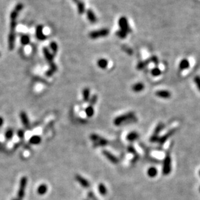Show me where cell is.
Returning <instances> with one entry per match:
<instances>
[{
  "instance_id": "1",
  "label": "cell",
  "mask_w": 200,
  "mask_h": 200,
  "mask_svg": "<svg viewBox=\"0 0 200 200\" xmlns=\"http://www.w3.org/2000/svg\"><path fill=\"white\" fill-rule=\"evenodd\" d=\"M135 118V113L134 112H129V113H125V114H122L121 116L116 117L115 118L113 123L115 125H120L121 124H124L125 122H128V121H131L133 119Z\"/></svg>"
},
{
  "instance_id": "2",
  "label": "cell",
  "mask_w": 200,
  "mask_h": 200,
  "mask_svg": "<svg viewBox=\"0 0 200 200\" xmlns=\"http://www.w3.org/2000/svg\"><path fill=\"white\" fill-rule=\"evenodd\" d=\"M172 170V158L170 152H167L164 161L163 163V168L162 172L164 175H168L171 172Z\"/></svg>"
},
{
  "instance_id": "3",
  "label": "cell",
  "mask_w": 200,
  "mask_h": 200,
  "mask_svg": "<svg viewBox=\"0 0 200 200\" xmlns=\"http://www.w3.org/2000/svg\"><path fill=\"white\" fill-rule=\"evenodd\" d=\"M27 184V178L25 176L22 177L19 181V190L18 192V199L19 200H22L25 196V189Z\"/></svg>"
},
{
  "instance_id": "4",
  "label": "cell",
  "mask_w": 200,
  "mask_h": 200,
  "mask_svg": "<svg viewBox=\"0 0 200 200\" xmlns=\"http://www.w3.org/2000/svg\"><path fill=\"white\" fill-rule=\"evenodd\" d=\"M109 33H110V31H109L108 29L104 28V29L90 32L89 34V36L91 39H96L98 38L107 36L109 35Z\"/></svg>"
},
{
  "instance_id": "5",
  "label": "cell",
  "mask_w": 200,
  "mask_h": 200,
  "mask_svg": "<svg viewBox=\"0 0 200 200\" xmlns=\"http://www.w3.org/2000/svg\"><path fill=\"white\" fill-rule=\"evenodd\" d=\"M119 26L121 30L124 31L126 33H129L131 32V28L129 26L128 19L124 16H122L119 19Z\"/></svg>"
},
{
  "instance_id": "6",
  "label": "cell",
  "mask_w": 200,
  "mask_h": 200,
  "mask_svg": "<svg viewBox=\"0 0 200 200\" xmlns=\"http://www.w3.org/2000/svg\"><path fill=\"white\" fill-rule=\"evenodd\" d=\"M163 123H159L158 124V125H157L156 129H155L154 131H153V135H152L150 137V140L152 142H157L158 140H159V134L160 133V132L161 131V130L163 129Z\"/></svg>"
},
{
  "instance_id": "7",
  "label": "cell",
  "mask_w": 200,
  "mask_h": 200,
  "mask_svg": "<svg viewBox=\"0 0 200 200\" xmlns=\"http://www.w3.org/2000/svg\"><path fill=\"white\" fill-rule=\"evenodd\" d=\"M176 131H177V129L176 128L170 129V131H168L166 134H165V135H163L161 137H159L157 142L159 144H164L169 138H170L172 135H174V133L176 132Z\"/></svg>"
},
{
  "instance_id": "8",
  "label": "cell",
  "mask_w": 200,
  "mask_h": 200,
  "mask_svg": "<svg viewBox=\"0 0 200 200\" xmlns=\"http://www.w3.org/2000/svg\"><path fill=\"white\" fill-rule=\"evenodd\" d=\"M23 9V5L21 3H18L17 5H16L14 9H13V11L11 12V15H10V18H11V20H12V19H17V17L18 16V14L19 12L22 11V9Z\"/></svg>"
},
{
  "instance_id": "9",
  "label": "cell",
  "mask_w": 200,
  "mask_h": 200,
  "mask_svg": "<svg viewBox=\"0 0 200 200\" xmlns=\"http://www.w3.org/2000/svg\"><path fill=\"white\" fill-rule=\"evenodd\" d=\"M75 180L80 184L82 187H83L84 188H89L90 187V183H89L88 180L85 179L84 177L81 176L80 175H76L75 177Z\"/></svg>"
},
{
  "instance_id": "10",
  "label": "cell",
  "mask_w": 200,
  "mask_h": 200,
  "mask_svg": "<svg viewBox=\"0 0 200 200\" xmlns=\"http://www.w3.org/2000/svg\"><path fill=\"white\" fill-rule=\"evenodd\" d=\"M15 39H16V33L14 31H10L8 38V47L10 51H12L15 46Z\"/></svg>"
},
{
  "instance_id": "11",
  "label": "cell",
  "mask_w": 200,
  "mask_h": 200,
  "mask_svg": "<svg viewBox=\"0 0 200 200\" xmlns=\"http://www.w3.org/2000/svg\"><path fill=\"white\" fill-rule=\"evenodd\" d=\"M102 154L104 155L105 157L108 160H110L111 163L115 164H117L119 163V159L115 156L114 155H113L112 153H110V152L107 150H103L102 151Z\"/></svg>"
},
{
  "instance_id": "12",
  "label": "cell",
  "mask_w": 200,
  "mask_h": 200,
  "mask_svg": "<svg viewBox=\"0 0 200 200\" xmlns=\"http://www.w3.org/2000/svg\"><path fill=\"white\" fill-rule=\"evenodd\" d=\"M36 36L39 40H45L47 39V36L43 33V26L42 25H39L36 28Z\"/></svg>"
},
{
  "instance_id": "13",
  "label": "cell",
  "mask_w": 200,
  "mask_h": 200,
  "mask_svg": "<svg viewBox=\"0 0 200 200\" xmlns=\"http://www.w3.org/2000/svg\"><path fill=\"white\" fill-rule=\"evenodd\" d=\"M19 117H20L21 121H22L23 126L27 129L29 128V126H30V121H29L28 116L25 112L24 111L21 112L20 114H19Z\"/></svg>"
},
{
  "instance_id": "14",
  "label": "cell",
  "mask_w": 200,
  "mask_h": 200,
  "mask_svg": "<svg viewBox=\"0 0 200 200\" xmlns=\"http://www.w3.org/2000/svg\"><path fill=\"white\" fill-rule=\"evenodd\" d=\"M156 96L158 97L163 99H168L171 97V93L169 91L165 90H158L156 92Z\"/></svg>"
},
{
  "instance_id": "15",
  "label": "cell",
  "mask_w": 200,
  "mask_h": 200,
  "mask_svg": "<svg viewBox=\"0 0 200 200\" xmlns=\"http://www.w3.org/2000/svg\"><path fill=\"white\" fill-rule=\"evenodd\" d=\"M43 52H44V57L45 58L46 61L49 62V64H51L53 62V58H54V56L52 53H51V52L49 51V49L47 47H44L43 49Z\"/></svg>"
},
{
  "instance_id": "16",
  "label": "cell",
  "mask_w": 200,
  "mask_h": 200,
  "mask_svg": "<svg viewBox=\"0 0 200 200\" xmlns=\"http://www.w3.org/2000/svg\"><path fill=\"white\" fill-rule=\"evenodd\" d=\"M86 15H87V17L88 20L91 22V23H96V21H97V18H96L95 14L93 12V11L91 9H88L86 12Z\"/></svg>"
},
{
  "instance_id": "17",
  "label": "cell",
  "mask_w": 200,
  "mask_h": 200,
  "mask_svg": "<svg viewBox=\"0 0 200 200\" xmlns=\"http://www.w3.org/2000/svg\"><path fill=\"white\" fill-rule=\"evenodd\" d=\"M42 137L39 135H33L29 138V144L33 145H38L41 143Z\"/></svg>"
},
{
  "instance_id": "18",
  "label": "cell",
  "mask_w": 200,
  "mask_h": 200,
  "mask_svg": "<svg viewBox=\"0 0 200 200\" xmlns=\"http://www.w3.org/2000/svg\"><path fill=\"white\" fill-rule=\"evenodd\" d=\"M48 191V187L45 184H42L38 187L37 188V193L40 196H44Z\"/></svg>"
},
{
  "instance_id": "19",
  "label": "cell",
  "mask_w": 200,
  "mask_h": 200,
  "mask_svg": "<svg viewBox=\"0 0 200 200\" xmlns=\"http://www.w3.org/2000/svg\"><path fill=\"white\" fill-rule=\"evenodd\" d=\"M144 89H145V85L142 82H137V83L134 84L131 87L132 90L135 92H141Z\"/></svg>"
},
{
  "instance_id": "20",
  "label": "cell",
  "mask_w": 200,
  "mask_h": 200,
  "mask_svg": "<svg viewBox=\"0 0 200 200\" xmlns=\"http://www.w3.org/2000/svg\"><path fill=\"white\" fill-rule=\"evenodd\" d=\"M190 66V62L187 58H184L182 61L180 62V65H179V68L181 70H184L189 68Z\"/></svg>"
},
{
  "instance_id": "21",
  "label": "cell",
  "mask_w": 200,
  "mask_h": 200,
  "mask_svg": "<svg viewBox=\"0 0 200 200\" xmlns=\"http://www.w3.org/2000/svg\"><path fill=\"white\" fill-rule=\"evenodd\" d=\"M139 135L138 133H137L136 131H132V132L130 133L126 136V139L128 140L130 142H133V141H135V140L139 138Z\"/></svg>"
},
{
  "instance_id": "22",
  "label": "cell",
  "mask_w": 200,
  "mask_h": 200,
  "mask_svg": "<svg viewBox=\"0 0 200 200\" xmlns=\"http://www.w3.org/2000/svg\"><path fill=\"white\" fill-rule=\"evenodd\" d=\"M82 96L85 102H89L90 99V89L89 88H84L82 90Z\"/></svg>"
},
{
  "instance_id": "23",
  "label": "cell",
  "mask_w": 200,
  "mask_h": 200,
  "mask_svg": "<svg viewBox=\"0 0 200 200\" xmlns=\"http://www.w3.org/2000/svg\"><path fill=\"white\" fill-rule=\"evenodd\" d=\"M150 62H151L150 58H148L147 60H145V61H141L137 65V69L138 70H141L144 69L145 67H146L149 64Z\"/></svg>"
},
{
  "instance_id": "24",
  "label": "cell",
  "mask_w": 200,
  "mask_h": 200,
  "mask_svg": "<svg viewBox=\"0 0 200 200\" xmlns=\"http://www.w3.org/2000/svg\"><path fill=\"white\" fill-rule=\"evenodd\" d=\"M157 173H158L156 167H153V166L150 167L147 170L148 176H149V177H151V178H153V177H156Z\"/></svg>"
},
{
  "instance_id": "25",
  "label": "cell",
  "mask_w": 200,
  "mask_h": 200,
  "mask_svg": "<svg viewBox=\"0 0 200 200\" xmlns=\"http://www.w3.org/2000/svg\"><path fill=\"white\" fill-rule=\"evenodd\" d=\"M97 65L101 69H105L108 65V61L105 58H100L97 61Z\"/></svg>"
},
{
  "instance_id": "26",
  "label": "cell",
  "mask_w": 200,
  "mask_h": 200,
  "mask_svg": "<svg viewBox=\"0 0 200 200\" xmlns=\"http://www.w3.org/2000/svg\"><path fill=\"white\" fill-rule=\"evenodd\" d=\"M85 113H86V116H87L88 117H89V118H91V117L93 116L95 113V110L93 106H88L86 109H85Z\"/></svg>"
},
{
  "instance_id": "27",
  "label": "cell",
  "mask_w": 200,
  "mask_h": 200,
  "mask_svg": "<svg viewBox=\"0 0 200 200\" xmlns=\"http://www.w3.org/2000/svg\"><path fill=\"white\" fill-rule=\"evenodd\" d=\"M76 3L77 4L78 13H79L80 14H84V12H85V5H84V3L82 1H79V0H78V1H76Z\"/></svg>"
},
{
  "instance_id": "28",
  "label": "cell",
  "mask_w": 200,
  "mask_h": 200,
  "mask_svg": "<svg viewBox=\"0 0 200 200\" xmlns=\"http://www.w3.org/2000/svg\"><path fill=\"white\" fill-rule=\"evenodd\" d=\"M108 142H109L107 140L101 137L99 140H98L96 142H94V146H105V145H107Z\"/></svg>"
},
{
  "instance_id": "29",
  "label": "cell",
  "mask_w": 200,
  "mask_h": 200,
  "mask_svg": "<svg viewBox=\"0 0 200 200\" xmlns=\"http://www.w3.org/2000/svg\"><path fill=\"white\" fill-rule=\"evenodd\" d=\"M98 188H99V192L100 194V195L105 196L107 194V188H106V186L103 183H100L99 184Z\"/></svg>"
},
{
  "instance_id": "30",
  "label": "cell",
  "mask_w": 200,
  "mask_h": 200,
  "mask_svg": "<svg viewBox=\"0 0 200 200\" xmlns=\"http://www.w3.org/2000/svg\"><path fill=\"white\" fill-rule=\"evenodd\" d=\"M21 42H22V45H27L30 42V37L27 35H24L21 37Z\"/></svg>"
},
{
  "instance_id": "31",
  "label": "cell",
  "mask_w": 200,
  "mask_h": 200,
  "mask_svg": "<svg viewBox=\"0 0 200 200\" xmlns=\"http://www.w3.org/2000/svg\"><path fill=\"white\" fill-rule=\"evenodd\" d=\"M14 135V131L12 129H9L8 130H7V131L5 133V137L7 140H10L12 138Z\"/></svg>"
},
{
  "instance_id": "32",
  "label": "cell",
  "mask_w": 200,
  "mask_h": 200,
  "mask_svg": "<svg viewBox=\"0 0 200 200\" xmlns=\"http://www.w3.org/2000/svg\"><path fill=\"white\" fill-rule=\"evenodd\" d=\"M49 46L53 53H54V55H56L57 51H58V45H57V42H51L50 43Z\"/></svg>"
},
{
  "instance_id": "33",
  "label": "cell",
  "mask_w": 200,
  "mask_h": 200,
  "mask_svg": "<svg viewBox=\"0 0 200 200\" xmlns=\"http://www.w3.org/2000/svg\"><path fill=\"white\" fill-rule=\"evenodd\" d=\"M116 35L118 36L119 38H120L121 39H124L126 37L127 35H128V33H126L125 31H124L121 29V30L117 31L116 32Z\"/></svg>"
},
{
  "instance_id": "34",
  "label": "cell",
  "mask_w": 200,
  "mask_h": 200,
  "mask_svg": "<svg viewBox=\"0 0 200 200\" xmlns=\"http://www.w3.org/2000/svg\"><path fill=\"white\" fill-rule=\"evenodd\" d=\"M151 74H152V75H153V76L157 77V76H159V75L161 74V70L159 69V68H157V67H155V68H153V69L152 70V71H151Z\"/></svg>"
},
{
  "instance_id": "35",
  "label": "cell",
  "mask_w": 200,
  "mask_h": 200,
  "mask_svg": "<svg viewBox=\"0 0 200 200\" xmlns=\"http://www.w3.org/2000/svg\"><path fill=\"white\" fill-rule=\"evenodd\" d=\"M97 100H98V96H96V94H94L93 96H92V97H91L90 99H89V105L93 106V105H94L96 103Z\"/></svg>"
},
{
  "instance_id": "36",
  "label": "cell",
  "mask_w": 200,
  "mask_h": 200,
  "mask_svg": "<svg viewBox=\"0 0 200 200\" xmlns=\"http://www.w3.org/2000/svg\"><path fill=\"white\" fill-rule=\"evenodd\" d=\"M101 138V136H99V135H96V134H91V135H90V139L91 140L93 141V142H97L98 140H100V138Z\"/></svg>"
},
{
  "instance_id": "37",
  "label": "cell",
  "mask_w": 200,
  "mask_h": 200,
  "mask_svg": "<svg viewBox=\"0 0 200 200\" xmlns=\"http://www.w3.org/2000/svg\"><path fill=\"white\" fill-rule=\"evenodd\" d=\"M194 81L195 82L197 88H198V90L200 92V76L199 75H197L194 77Z\"/></svg>"
},
{
  "instance_id": "38",
  "label": "cell",
  "mask_w": 200,
  "mask_h": 200,
  "mask_svg": "<svg viewBox=\"0 0 200 200\" xmlns=\"http://www.w3.org/2000/svg\"><path fill=\"white\" fill-rule=\"evenodd\" d=\"M128 152H130V153H131V154H133L134 155H137L136 150H135V149L134 148V147L133 146V145H130L128 147Z\"/></svg>"
},
{
  "instance_id": "39",
  "label": "cell",
  "mask_w": 200,
  "mask_h": 200,
  "mask_svg": "<svg viewBox=\"0 0 200 200\" xmlns=\"http://www.w3.org/2000/svg\"><path fill=\"white\" fill-rule=\"evenodd\" d=\"M17 136L19 139H22L25 136V131L23 129H19L17 131Z\"/></svg>"
},
{
  "instance_id": "40",
  "label": "cell",
  "mask_w": 200,
  "mask_h": 200,
  "mask_svg": "<svg viewBox=\"0 0 200 200\" xmlns=\"http://www.w3.org/2000/svg\"><path fill=\"white\" fill-rule=\"evenodd\" d=\"M88 198H89L90 200H98V199L96 198V197L95 196V194L93 192H89L88 194Z\"/></svg>"
},
{
  "instance_id": "41",
  "label": "cell",
  "mask_w": 200,
  "mask_h": 200,
  "mask_svg": "<svg viewBox=\"0 0 200 200\" xmlns=\"http://www.w3.org/2000/svg\"><path fill=\"white\" fill-rule=\"evenodd\" d=\"M122 50H124L126 53H127L129 55H131L133 53V51L131 50L130 47H126V46H123L122 47Z\"/></svg>"
},
{
  "instance_id": "42",
  "label": "cell",
  "mask_w": 200,
  "mask_h": 200,
  "mask_svg": "<svg viewBox=\"0 0 200 200\" xmlns=\"http://www.w3.org/2000/svg\"><path fill=\"white\" fill-rule=\"evenodd\" d=\"M150 58L151 62H153V63L156 64V65H157L158 63H159V61H158V58L156 56H152V57H150Z\"/></svg>"
},
{
  "instance_id": "43",
  "label": "cell",
  "mask_w": 200,
  "mask_h": 200,
  "mask_svg": "<svg viewBox=\"0 0 200 200\" xmlns=\"http://www.w3.org/2000/svg\"><path fill=\"white\" fill-rule=\"evenodd\" d=\"M54 73V71H53L52 70L50 69V68H49V69L48 70H47V72H46L45 74H46V75H47V77H51V76H52Z\"/></svg>"
},
{
  "instance_id": "44",
  "label": "cell",
  "mask_w": 200,
  "mask_h": 200,
  "mask_svg": "<svg viewBox=\"0 0 200 200\" xmlns=\"http://www.w3.org/2000/svg\"><path fill=\"white\" fill-rule=\"evenodd\" d=\"M139 155H138L137 154L136 155H134V158L132 159V160H131V163H136L137 161L138 160V159H139Z\"/></svg>"
},
{
  "instance_id": "45",
  "label": "cell",
  "mask_w": 200,
  "mask_h": 200,
  "mask_svg": "<svg viewBox=\"0 0 200 200\" xmlns=\"http://www.w3.org/2000/svg\"><path fill=\"white\" fill-rule=\"evenodd\" d=\"M4 123V120L2 117H0V127H1L3 125Z\"/></svg>"
},
{
  "instance_id": "46",
  "label": "cell",
  "mask_w": 200,
  "mask_h": 200,
  "mask_svg": "<svg viewBox=\"0 0 200 200\" xmlns=\"http://www.w3.org/2000/svg\"><path fill=\"white\" fill-rule=\"evenodd\" d=\"M73 1H75V3H76V1H78V0H73Z\"/></svg>"
},
{
  "instance_id": "47",
  "label": "cell",
  "mask_w": 200,
  "mask_h": 200,
  "mask_svg": "<svg viewBox=\"0 0 200 200\" xmlns=\"http://www.w3.org/2000/svg\"><path fill=\"white\" fill-rule=\"evenodd\" d=\"M12 200H19V199H18V198H17V199H12Z\"/></svg>"
},
{
  "instance_id": "48",
  "label": "cell",
  "mask_w": 200,
  "mask_h": 200,
  "mask_svg": "<svg viewBox=\"0 0 200 200\" xmlns=\"http://www.w3.org/2000/svg\"><path fill=\"white\" fill-rule=\"evenodd\" d=\"M199 176H200V170L199 171Z\"/></svg>"
},
{
  "instance_id": "49",
  "label": "cell",
  "mask_w": 200,
  "mask_h": 200,
  "mask_svg": "<svg viewBox=\"0 0 200 200\" xmlns=\"http://www.w3.org/2000/svg\"><path fill=\"white\" fill-rule=\"evenodd\" d=\"M199 192H200V187H199Z\"/></svg>"
},
{
  "instance_id": "50",
  "label": "cell",
  "mask_w": 200,
  "mask_h": 200,
  "mask_svg": "<svg viewBox=\"0 0 200 200\" xmlns=\"http://www.w3.org/2000/svg\"><path fill=\"white\" fill-rule=\"evenodd\" d=\"M0 56H1V53H0Z\"/></svg>"
},
{
  "instance_id": "51",
  "label": "cell",
  "mask_w": 200,
  "mask_h": 200,
  "mask_svg": "<svg viewBox=\"0 0 200 200\" xmlns=\"http://www.w3.org/2000/svg\"><path fill=\"white\" fill-rule=\"evenodd\" d=\"M85 200H88V199H85Z\"/></svg>"
}]
</instances>
